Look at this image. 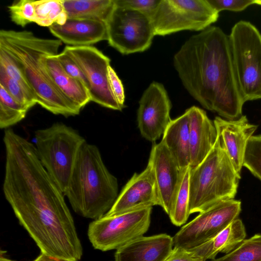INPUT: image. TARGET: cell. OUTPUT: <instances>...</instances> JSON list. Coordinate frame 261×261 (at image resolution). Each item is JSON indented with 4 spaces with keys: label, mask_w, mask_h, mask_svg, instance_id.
Listing matches in <instances>:
<instances>
[{
    "label": "cell",
    "mask_w": 261,
    "mask_h": 261,
    "mask_svg": "<svg viewBox=\"0 0 261 261\" xmlns=\"http://www.w3.org/2000/svg\"><path fill=\"white\" fill-rule=\"evenodd\" d=\"M108 80L111 91L119 105L125 107V93L121 81L114 69L110 65L108 71Z\"/></svg>",
    "instance_id": "obj_34"
},
{
    "label": "cell",
    "mask_w": 261,
    "mask_h": 261,
    "mask_svg": "<svg viewBox=\"0 0 261 261\" xmlns=\"http://www.w3.org/2000/svg\"><path fill=\"white\" fill-rule=\"evenodd\" d=\"M243 166L261 181V135L252 136L248 140Z\"/></svg>",
    "instance_id": "obj_28"
},
{
    "label": "cell",
    "mask_w": 261,
    "mask_h": 261,
    "mask_svg": "<svg viewBox=\"0 0 261 261\" xmlns=\"http://www.w3.org/2000/svg\"><path fill=\"white\" fill-rule=\"evenodd\" d=\"M219 16L207 0H161L150 18L154 35L163 36L184 30L201 32Z\"/></svg>",
    "instance_id": "obj_7"
},
{
    "label": "cell",
    "mask_w": 261,
    "mask_h": 261,
    "mask_svg": "<svg viewBox=\"0 0 261 261\" xmlns=\"http://www.w3.org/2000/svg\"><path fill=\"white\" fill-rule=\"evenodd\" d=\"M160 205V199L151 163L141 173H135L125 184L111 208V216L133 210Z\"/></svg>",
    "instance_id": "obj_13"
},
{
    "label": "cell",
    "mask_w": 261,
    "mask_h": 261,
    "mask_svg": "<svg viewBox=\"0 0 261 261\" xmlns=\"http://www.w3.org/2000/svg\"><path fill=\"white\" fill-rule=\"evenodd\" d=\"M0 68L3 69L11 78L33 92L25 77L15 62L6 52L1 48Z\"/></svg>",
    "instance_id": "obj_30"
},
{
    "label": "cell",
    "mask_w": 261,
    "mask_h": 261,
    "mask_svg": "<svg viewBox=\"0 0 261 261\" xmlns=\"http://www.w3.org/2000/svg\"><path fill=\"white\" fill-rule=\"evenodd\" d=\"M6 253V251L3 250H1L0 261H15V260H12V259H10L6 257V256H5V255Z\"/></svg>",
    "instance_id": "obj_37"
},
{
    "label": "cell",
    "mask_w": 261,
    "mask_h": 261,
    "mask_svg": "<svg viewBox=\"0 0 261 261\" xmlns=\"http://www.w3.org/2000/svg\"><path fill=\"white\" fill-rule=\"evenodd\" d=\"M117 179L104 164L96 146L82 147L64 192L74 212L92 219L103 217L118 196Z\"/></svg>",
    "instance_id": "obj_3"
},
{
    "label": "cell",
    "mask_w": 261,
    "mask_h": 261,
    "mask_svg": "<svg viewBox=\"0 0 261 261\" xmlns=\"http://www.w3.org/2000/svg\"><path fill=\"white\" fill-rule=\"evenodd\" d=\"M137 122L141 135L154 142L163 135L171 121L172 107L167 92L161 83L153 82L139 101Z\"/></svg>",
    "instance_id": "obj_12"
},
{
    "label": "cell",
    "mask_w": 261,
    "mask_h": 261,
    "mask_svg": "<svg viewBox=\"0 0 261 261\" xmlns=\"http://www.w3.org/2000/svg\"><path fill=\"white\" fill-rule=\"evenodd\" d=\"M228 36L235 75L243 100L260 99L261 33L251 22L240 20Z\"/></svg>",
    "instance_id": "obj_6"
},
{
    "label": "cell",
    "mask_w": 261,
    "mask_h": 261,
    "mask_svg": "<svg viewBox=\"0 0 261 261\" xmlns=\"http://www.w3.org/2000/svg\"><path fill=\"white\" fill-rule=\"evenodd\" d=\"M165 261H203L191 251L174 247Z\"/></svg>",
    "instance_id": "obj_35"
},
{
    "label": "cell",
    "mask_w": 261,
    "mask_h": 261,
    "mask_svg": "<svg viewBox=\"0 0 261 261\" xmlns=\"http://www.w3.org/2000/svg\"><path fill=\"white\" fill-rule=\"evenodd\" d=\"M173 247L167 234L143 236L117 249L115 261H165Z\"/></svg>",
    "instance_id": "obj_17"
},
{
    "label": "cell",
    "mask_w": 261,
    "mask_h": 261,
    "mask_svg": "<svg viewBox=\"0 0 261 261\" xmlns=\"http://www.w3.org/2000/svg\"><path fill=\"white\" fill-rule=\"evenodd\" d=\"M48 29L54 36L68 46H91L107 40L106 23L100 21L68 18L64 24L55 23Z\"/></svg>",
    "instance_id": "obj_18"
},
{
    "label": "cell",
    "mask_w": 261,
    "mask_h": 261,
    "mask_svg": "<svg viewBox=\"0 0 261 261\" xmlns=\"http://www.w3.org/2000/svg\"><path fill=\"white\" fill-rule=\"evenodd\" d=\"M207 1L219 13L223 10L240 12L252 5L261 6V0H207Z\"/></svg>",
    "instance_id": "obj_32"
},
{
    "label": "cell",
    "mask_w": 261,
    "mask_h": 261,
    "mask_svg": "<svg viewBox=\"0 0 261 261\" xmlns=\"http://www.w3.org/2000/svg\"><path fill=\"white\" fill-rule=\"evenodd\" d=\"M148 161L153 169L160 206L169 215L180 170L162 141L152 145Z\"/></svg>",
    "instance_id": "obj_15"
},
{
    "label": "cell",
    "mask_w": 261,
    "mask_h": 261,
    "mask_svg": "<svg viewBox=\"0 0 261 261\" xmlns=\"http://www.w3.org/2000/svg\"><path fill=\"white\" fill-rule=\"evenodd\" d=\"M161 0H114L116 5L144 13L150 18Z\"/></svg>",
    "instance_id": "obj_33"
},
{
    "label": "cell",
    "mask_w": 261,
    "mask_h": 261,
    "mask_svg": "<svg viewBox=\"0 0 261 261\" xmlns=\"http://www.w3.org/2000/svg\"><path fill=\"white\" fill-rule=\"evenodd\" d=\"M56 57L64 71L71 76L81 82L89 92V84L86 77L69 54L63 49Z\"/></svg>",
    "instance_id": "obj_31"
},
{
    "label": "cell",
    "mask_w": 261,
    "mask_h": 261,
    "mask_svg": "<svg viewBox=\"0 0 261 261\" xmlns=\"http://www.w3.org/2000/svg\"><path fill=\"white\" fill-rule=\"evenodd\" d=\"M66 51L82 70L89 84L91 101L114 110L123 108L114 97L109 83L110 59L93 46H66Z\"/></svg>",
    "instance_id": "obj_11"
},
{
    "label": "cell",
    "mask_w": 261,
    "mask_h": 261,
    "mask_svg": "<svg viewBox=\"0 0 261 261\" xmlns=\"http://www.w3.org/2000/svg\"><path fill=\"white\" fill-rule=\"evenodd\" d=\"M68 19L98 20L106 22L114 0H62Z\"/></svg>",
    "instance_id": "obj_22"
},
{
    "label": "cell",
    "mask_w": 261,
    "mask_h": 261,
    "mask_svg": "<svg viewBox=\"0 0 261 261\" xmlns=\"http://www.w3.org/2000/svg\"><path fill=\"white\" fill-rule=\"evenodd\" d=\"M213 122L223 147L236 171L241 175L247 143L257 126L250 123L245 115L234 120L217 116Z\"/></svg>",
    "instance_id": "obj_14"
},
{
    "label": "cell",
    "mask_w": 261,
    "mask_h": 261,
    "mask_svg": "<svg viewBox=\"0 0 261 261\" xmlns=\"http://www.w3.org/2000/svg\"><path fill=\"white\" fill-rule=\"evenodd\" d=\"M241 202L234 199L218 203L184 225L173 237L174 247L194 248L215 237L238 218Z\"/></svg>",
    "instance_id": "obj_10"
},
{
    "label": "cell",
    "mask_w": 261,
    "mask_h": 261,
    "mask_svg": "<svg viewBox=\"0 0 261 261\" xmlns=\"http://www.w3.org/2000/svg\"><path fill=\"white\" fill-rule=\"evenodd\" d=\"M105 23L109 45L122 55L145 51L155 36L149 16L115 3Z\"/></svg>",
    "instance_id": "obj_9"
},
{
    "label": "cell",
    "mask_w": 261,
    "mask_h": 261,
    "mask_svg": "<svg viewBox=\"0 0 261 261\" xmlns=\"http://www.w3.org/2000/svg\"><path fill=\"white\" fill-rule=\"evenodd\" d=\"M190 115L188 109L177 118L171 120L162 142L181 170L190 166Z\"/></svg>",
    "instance_id": "obj_19"
},
{
    "label": "cell",
    "mask_w": 261,
    "mask_h": 261,
    "mask_svg": "<svg viewBox=\"0 0 261 261\" xmlns=\"http://www.w3.org/2000/svg\"><path fill=\"white\" fill-rule=\"evenodd\" d=\"M190 166L180 170L179 179L173 195L170 213L168 215L171 222L177 226L185 224L190 215Z\"/></svg>",
    "instance_id": "obj_23"
},
{
    "label": "cell",
    "mask_w": 261,
    "mask_h": 261,
    "mask_svg": "<svg viewBox=\"0 0 261 261\" xmlns=\"http://www.w3.org/2000/svg\"><path fill=\"white\" fill-rule=\"evenodd\" d=\"M35 140L42 164L64 193L85 139L72 127L57 122L37 130Z\"/></svg>",
    "instance_id": "obj_5"
},
{
    "label": "cell",
    "mask_w": 261,
    "mask_h": 261,
    "mask_svg": "<svg viewBox=\"0 0 261 261\" xmlns=\"http://www.w3.org/2000/svg\"><path fill=\"white\" fill-rule=\"evenodd\" d=\"M210 261H261V234L245 239L231 252Z\"/></svg>",
    "instance_id": "obj_25"
},
{
    "label": "cell",
    "mask_w": 261,
    "mask_h": 261,
    "mask_svg": "<svg viewBox=\"0 0 261 261\" xmlns=\"http://www.w3.org/2000/svg\"><path fill=\"white\" fill-rule=\"evenodd\" d=\"M33 261H70L67 259L51 256L41 252V254Z\"/></svg>",
    "instance_id": "obj_36"
},
{
    "label": "cell",
    "mask_w": 261,
    "mask_h": 261,
    "mask_svg": "<svg viewBox=\"0 0 261 261\" xmlns=\"http://www.w3.org/2000/svg\"><path fill=\"white\" fill-rule=\"evenodd\" d=\"M35 23L42 27L62 25L68 19L62 0L34 1Z\"/></svg>",
    "instance_id": "obj_24"
},
{
    "label": "cell",
    "mask_w": 261,
    "mask_h": 261,
    "mask_svg": "<svg viewBox=\"0 0 261 261\" xmlns=\"http://www.w3.org/2000/svg\"><path fill=\"white\" fill-rule=\"evenodd\" d=\"M33 2L34 0H19L9 6L8 9L11 21L22 27L34 22L35 9Z\"/></svg>",
    "instance_id": "obj_29"
},
{
    "label": "cell",
    "mask_w": 261,
    "mask_h": 261,
    "mask_svg": "<svg viewBox=\"0 0 261 261\" xmlns=\"http://www.w3.org/2000/svg\"><path fill=\"white\" fill-rule=\"evenodd\" d=\"M62 42L44 39L31 31L1 30L0 48L6 52L22 72L36 96L37 103L56 115H78L63 95L48 71L46 60L58 55Z\"/></svg>",
    "instance_id": "obj_2"
},
{
    "label": "cell",
    "mask_w": 261,
    "mask_h": 261,
    "mask_svg": "<svg viewBox=\"0 0 261 261\" xmlns=\"http://www.w3.org/2000/svg\"><path fill=\"white\" fill-rule=\"evenodd\" d=\"M28 110L0 85V127L8 128L23 119Z\"/></svg>",
    "instance_id": "obj_26"
},
{
    "label": "cell",
    "mask_w": 261,
    "mask_h": 261,
    "mask_svg": "<svg viewBox=\"0 0 261 261\" xmlns=\"http://www.w3.org/2000/svg\"><path fill=\"white\" fill-rule=\"evenodd\" d=\"M184 87L204 108L227 120L242 116L245 103L234 71L229 36L210 26L190 37L173 57Z\"/></svg>",
    "instance_id": "obj_1"
},
{
    "label": "cell",
    "mask_w": 261,
    "mask_h": 261,
    "mask_svg": "<svg viewBox=\"0 0 261 261\" xmlns=\"http://www.w3.org/2000/svg\"><path fill=\"white\" fill-rule=\"evenodd\" d=\"M190 115V168L197 167L213 148L217 138L214 122L202 109L192 106L188 109Z\"/></svg>",
    "instance_id": "obj_16"
},
{
    "label": "cell",
    "mask_w": 261,
    "mask_h": 261,
    "mask_svg": "<svg viewBox=\"0 0 261 261\" xmlns=\"http://www.w3.org/2000/svg\"><path fill=\"white\" fill-rule=\"evenodd\" d=\"M152 206L103 217L89 225L88 237L92 246L102 251L118 249L143 237L150 224Z\"/></svg>",
    "instance_id": "obj_8"
},
{
    "label": "cell",
    "mask_w": 261,
    "mask_h": 261,
    "mask_svg": "<svg viewBox=\"0 0 261 261\" xmlns=\"http://www.w3.org/2000/svg\"><path fill=\"white\" fill-rule=\"evenodd\" d=\"M240 178L217 136L205 159L190 171V214L234 199Z\"/></svg>",
    "instance_id": "obj_4"
},
{
    "label": "cell",
    "mask_w": 261,
    "mask_h": 261,
    "mask_svg": "<svg viewBox=\"0 0 261 261\" xmlns=\"http://www.w3.org/2000/svg\"><path fill=\"white\" fill-rule=\"evenodd\" d=\"M46 63L49 73L61 93L80 112L91 101L88 89L64 71L56 56L48 57Z\"/></svg>",
    "instance_id": "obj_21"
},
{
    "label": "cell",
    "mask_w": 261,
    "mask_h": 261,
    "mask_svg": "<svg viewBox=\"0 0 261 261\" xmlns=\"http://www.w3.org/2000/svg\"><path fill=\"white\" fill-rule=\"evenodd\" d=\"M246 236L244 225L237 218L213 238L189 250L203 261L214 259L220 252H231L245 239Z\"/></svg>",
    "instance_id": "obj_20"
},
{
    "label": "cell",
    "mask_w": 261,
    "mask_h": 261,
    "mask_svg": "<svg viewBox=\"0 0 261 261\" xmlns=\"http://www.w3.org/2000/svg\"><path fill=\"white\" fill-rule=\"evenodd\" d=\"M0 85L5 88L13 98L28 111L37 103V99L32 92L11 78L1 68Z\"/></svg>",
    "instance_id": "obj_27"
}]
</instances>
